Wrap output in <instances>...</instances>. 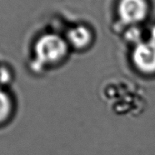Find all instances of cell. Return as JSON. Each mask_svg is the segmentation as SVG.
Masks as SVG:
<instances>
[{"mask_svg":"<svg viewBox=\"0 0 155 155\" xmlns=\"http://www.w3.org/2000/svg\"><path fill=\"white\" fill-rule=\"evenodd\" d=\"M12 110V103L8 95L0 90V123L6 120L10 115Z\"/></svg>","mask_w":155,"mask_h":155,"instance_id":"5","label":"cell"},{"mask_svg":"<svg viewBox=\"0 0 155 155\" xmlns=\"http://www.w3.org/2000/svg\"><path fill=\"white\" fill-rule=\"evenodd\" d=\"M10 79V74L5 68H0V83L6 84Z\"/></svg>","mask_w":155,"mask_h":155,"instance_id":"6","label":"cell"},{"mask_svg":"<svg viewBox=\"0 0 155 155\" xmlns=\"http://www.w3.org/2000/svg\"><path fill=\"white\" fill-rule=\"evenodd\" d=\"M69 50L66 38L56 34L41 36L35 44L34 52L39 66L56 65L65 59Z\"/></svg>","mask_w":155,"mask_h":155,"instance_id":"1","label":"cell"},{"mask_svg":"<svg viewBox=\"0 0 155 155\" xmlns=\"http://www.w3.org/2000/svg\"><path fill=\"white\" fill-rule=\"evenodd\" d=\"M150 40L155 43V25L150 30Z\"/></svg>","mask_w":155,"mask_h":155,"instance_id":"7","label":"cell"},{"mask_svg":"<svg viewBox=\"0 0 155 155\" xmlns=\"http://www.w3.org/2000/svg\"><path fill=\"white\" fill-rule=\"evenodd\" d=\"M65 38L69 47L81 50L90 46L94 39V35L88 27L85 25H77L68 31Z\"/></svg>","mask_w":155,"mask_h":155,"instance_id":"4","label":"cell"},{"mask_svg":"<svg viewBox=\"0 0 155 155\" xmlns=\"http://www.w3.org/2000/svg\"><path fill=\"white\" fill-rule=\"evenodd\" d=\"M132 62L140 73L155 74V43L150 39L135 44L132 52Z\"/></svg>","mask_w":155,"mask_h":155,"instance_id":"3","label":"cell"},{"mask_svg":"<svg viewBox=\"0 0 155 155\" xmlns=\"http://www.w3.org/2000/svg\"><path fill=\"white\" fill-rule=\"evenodd\" d=\"M149 11L147 0H120L118 14L124 24L136 26L146 19Z\"/></svg>","mask_w":155,"mask_h":155,"instance_id":"2","label":"cell"}]
</instances>
